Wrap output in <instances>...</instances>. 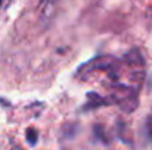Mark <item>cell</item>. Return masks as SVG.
I'll list each match as a JSON object with an SVG mask.
<instances>
[{
    "mask_svg": "<svg viewBox=\"0 0 152 150\" xmlns=\"http://www.w3.org/2000/svg\"><path fill=\"white\" fill-rule=\"evenodd\" d=\"M120 60L115 59L114 56H96L92 60H89L87 63L81 65L77 75L80 74H90L93 71H106L109 78L117 81L118 80V69H120Z\"/></svg>",
    "mask_w": 152,
    "mask_h": 150,
    "instance_id": "obj_1",
    "label": "cell"
},
{
    "mask_svg": "<svg viewBox=\"0 0 152 150\" xmlns=\"http://www.w3.org/2000/svg\"><path fill=\"white\" fill-rule=\"evenodd\" d=\"M93 133H95V136L101 140L102 143H105V144H108V143H109V141H108V138H106V136H105V133H103V127H102V125H95Z\"/></svg>",
    "mask_w": 152,
    "mask_h": 150,
    "instance_id": "obj_5",
    "label": "cell"
},
{
    "mask_svg": "<svg viewBox=\"0 0 152 150\" xmlns=\"http://www.w3.org/2000/svg\"><path fill=\"white\" fill-rule=\"evenodd\" d=\"M108 104H115L112 97H103V96L95 93V91H90V93H87V103L84 104L83 110H93V109L108 106Z\"/></svg>",
    "mask_w": 152,
    "mask_h": 150,
    "instance_id": "obj_2",
    "label": "cell"
},
{
    "mask_svg": "<svg viewBox=\"0 0 152 150\" xmlns=\"http://www.w3.org/2000/svg\"><path fill=\"white\" fill-rule=\"evenodd\" d=\"M123 62L129 65L130 68H145V59L139 49H132L123 56Z\"/></svg>",
    "mask_w": 152,
    "mask_h": 150,
    "instance_id": "obj_3",
    "label": "cell"
},
{
    "mask_svg": "<svg viewBox=\"0 0 152 150\" xmlns=\"http://www.w3.org/2000/svg\"><path fill=\"white\" fill-rule=\"evenodd\" d=\"M25 137H27V141H28L30 146H36L37 144V140H39V133L34 128H28L25 131Z\"/></svg>",
    "mask_w": 152,
    "mask_h": 150,
    "instance_id": "obj_4",
    "label": "cell"
},
{
    "mask_svg": "<svg viewBox=\"0 0 152 150\" xmlns=\"http://www.w3.org/2000/svg\"><path fill=\"white\" fill-rule=\"evenodd\" d=\"M4 1H6V0H0V6H3V4H4Z\"/></svg>",
    "mask_w": 152,
    "mask_h": 150,
    "instance_id": "obj_6",
    "label": "cell"
}]
</instances>
